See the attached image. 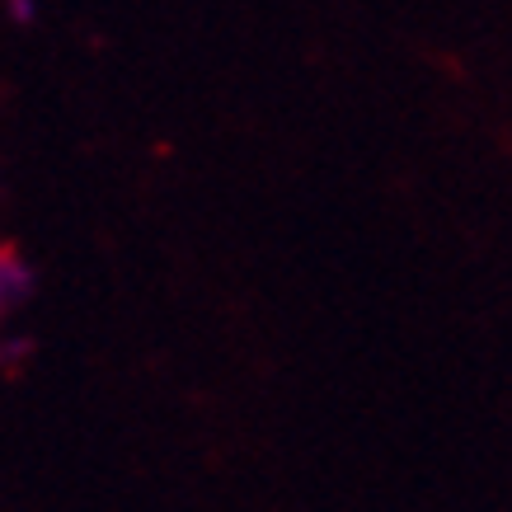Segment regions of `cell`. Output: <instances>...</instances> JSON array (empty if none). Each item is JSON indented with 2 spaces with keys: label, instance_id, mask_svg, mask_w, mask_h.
<instances>
[{
  "label": "cell",
  "instance_id": "6da1fadb",
  "mask_svg": "<svg viewBox=\"0 0 512 512\" xmlns=\"http://www.w3.org/2000/svg\"><path fill=\"white\" fill-rule=\"evenodd\" d=\"M29 296H33V268L24 264V254L0 249V329L24 311Z\"/></svg>",
  "mask_w": 512,
  "mask_h": 512
},
{
  "label": "cell",
  "instance_id": "7a4b0ae2",
  "mask_svg": "<svg viewBox=\"0 0 512 512\" xmlns=\"http://www.w3.org/2000/svg\"><path fill=\"white\" fill-rule=\"evenodd\" d=\"M5 15L15 24H33L38 19V0H5Z\"/></svg>",
  "mask_w": 512,
  "mask_h": 512
}]
</instances>
